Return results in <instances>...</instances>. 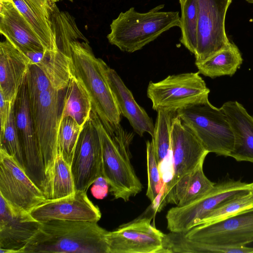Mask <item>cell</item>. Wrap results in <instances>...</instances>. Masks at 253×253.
I'll use <instances>...</instances> for the list:
<instances>
[{"label":"cell","mask_w":253,"mask_h":253,"mask_svg":"<svg viewBox=\"0 0 253 253\" xmlns=\"http://www.w3.org/2000/svg\"><path fill=\"white\" fill-rule=\"evenodd\" d=\"M108 232L97 222L51 220L41 223L22 253H109Z\"/></svg>","instance_id":"1"},{"label":"cell","mask_w":253,"mask_h":253,"mask_svg":"<svg viewBox=\"0 0 253 253\" xmlns=\"http://www.w3.org/2000/svg\"><path fill=\"white\" fill-rule=\"evenodd\" d=\"M71 48L73 75L89 95L92 110L109 133L121 128V114L105 75L102 59L95 56L88 41H74Z\"/></svg>","instance_id":"2"},{"label":"cell","mask_w":253,"mask_h":253,"mask_svg":"<svg viewBox=\"0 0 253 253\" xmlns=\"http://www.w3.org/2000/svg\"><path fill=\"white\" fill-rule=\"evenodd\" d=\"M90 118L98 131L102 147V176L116 199L128 201L142 189V185L131 163L129 146L133 136L123 128L109 133L96 113Z\"/></svg>","instance_id":"3"},{"label":"cell","mask_w":253,"mask_h":253,"mask_svg":"<svg viewBox=\"0 0 253 253\" xmlns=\"http://www.w3.org/2000/svg\"><path fill=\"white\" fill-rule=\"evenodd\" d=\"M164 4L140 13L131 7L121 12L110 24L109 42L129 53L142 49L162 33L174 27H181L178 11H161Z\"/></svg>","instance_id":"4"},{"label":"cell","mask_w":253,"mask_h":253,"mask_svg":"<svg viewBox=\"0 0 253 253\" xmlns=\"http://www.w3.org/2000/svg\"><path fill=\"white\" fill-rule=\"evenodd\" d=\"M182 123L200 140L209 153L229 156L234 139L226 116L209 99L177 111Z\"/></svg>","instance_id":"5"},{"label":"cell","mask_w":253,"mask_h":253,"mask_svg":"<svg viewBox=\"0 0 253 253\" xmlns=\"http://www.w3.org/2000/svg\"><path fill=\"white\" fill-rule=\"evenodd\" d=\"M210 90L199 72L169 75L159 82H150L147 97L153 110L177 112L208 100Z\"/></svg>","instance_id":"6"},{"label":"cell","mask_w":253,"mask_h":253,"mask_svg":"<svg viewBox=\"0 0 253 253\" xmlns=\"http://www.w3.org/2000/svg\"><path fill=\"white\" fill-rule=\"evenodd\" d=\"M60 91L50 87L35 99L29 100L45 174L51 191L54 164L58 153Z\"/></svg>","instance_id":"7"},{"label":"cell","mask_w":253,"mask_h":253,"mask_svg":"<svg viewBox=\"0 0 253 253\" xmlns=\"http://www.w3.org/2000/svg\"><path fill=\"white\" fill-rule=\"evenodd\" d=\"M14 112L24 171L47 200H50L52 191L47 182L43 157L32 118L26 78L17 95Z\"/></svg>","instance_id":"8"},{"label":"cell","mask_w":253,"mask_h":253,"mask_svg":"<svg viewBox=\"0 0 253 253\" xmlns=\"http://www.w3.org/2000/svg\"><path fill=\"white\" fill-rule=\"evenodd\" d=\"M252 190V184L240 179H228L215 183L208 194L183 207H174L167 212V228L170 232H186L198 225L221 204Z\"/></svg>","instance_id":"9"},{"label":"cell","mask_w":253,"mask_h":253,"mask_svg":"<svg viewBox=\"0 0 253 253\" xmlns=\"http://www.w3.org/2000/svg\"><path fill=\"white\" fill-rule=\"evenodd\" d=\"M232 0H195L198 12L195 62H201L227 47L226 12Z\"/></svg>","instance_id":"10"},{"label":"cell","mask_w":253,"mask_h":253,"mask_svg":"<svg viewBox=\"0 0 253 253\" xmlns=\"http://www.w3.org/2000/svg\"><path fill=\"white\" fill-rule=\"evenodd\" d=\"M182 233L187 239L201 244L246 246L253 242V207L217 222L197 225Z\"/></svg>","instance_id":"11"},{"label":"cell","mask_w":253,"mask_h":253,"mask_svg":"<svg viewBox=\"0 0 253 253\" xmlns=\"http://www.w3.org/2000/svg\"><path fill=\"white\" fill-rule=\"evenodd\" d=\"M76 192H86L102 176V154L100 137L90 117L84 124L71 164Z\"/></svg>","instance_id":"12"},{"label":"cell","mask_w":253,"mask_h":253,"mask_svg":"<svg viewBox=\"0 0 253 253\" xmlns=\"http://www.w3.org/2000/svg\"><path fill=\"white\" fill-rule=\"evenodd\" d=\"M0 195L28 212L47 200L16 161L0 149Z\"/></svg>","instance_id":"13"},{"label":"cell","mask_w":253,"mask_h":253,"mask_svg":"<svg viewBox=\"0 0 253 253\" xmlns=\"http://www.w3.org/2000/svg\"><path fill=\"white\" fill-rule=\"evenodd\" d=\"M151 219L139 218L108 231L109 253H164L165 234L151 224Z\"/></svg>","instance_id":"14"},{"label":"cell","mask_w":253,"mask_h":253,"mask_svg":"<svg viewBox=\"0 0 253 253\" xmlns=\"http://www.w3.org/2000/svg\"><path fill=\"white\" fill-rule=\"evenodd\" d=\"M172 175L165 183V191L172 188L183 176L192 171L209 153L194 134L177 116L170 134Z\"/></svg>","instance_id":"15"},{"label":"cell","mask_w":253,"mask_h":253,"mask_svg":"<svg viewBox=\"0 0 253 253\" xmlns=\"http://www.w3.org/2000/svg\"><path fill=\"white\" fill-rule=\"evenodd\" d=\"M41 223L0 195V253H22Z\"/></svg>","instance_id":"16"},{"label":"cell","mask_w":253,"mask_h":253,"mask_svg":"<svg viewBox=\"0 0 253 253\" xmlns=\"http://www.w3.org/2000/svg\"><path fill=\"white\" fill-rule=\"evenodd\" d=\"M29 213L42 223L54 219L97 222L101 217L98 207L89 199L86 192H76L64 198L47 200Z\"/></svg>","instance_id":"17"},{"label":"cell","mask_w":253,"mask_h":253,"mask_svg":"<svg viewBox=\"0 0 253 253\" xmlns=\"http://www.w3.org/2000/svg\"><path fill=\"white\" fill-rule=\"evenodd\" d=\"M101 64L121 115L127 119L134 131L140 136L148 133L152 137L154 124L152 119L136 102L117 72L102 59Z\"/></svg>","instance_id":"18"},{"label":"cell","mask_w":253,"mask_h":253,"mask_svg":"<svg viewBox=\"0 0 253 253\" xmlns=\"http://www.w3.org/2000/svg\"><path fill=\"white\" fill-rule=\"evenodd\" d=\"M0 32L22 52L47 50L11 0H0Z\"/></svg>","instance_id":"19"},{"label":"cell","mask_w":253,"mask_h":253,"mask_svg":"<svg viewBox=\"0 0 253 253\" xmlns=\"http://www.w3.org/2000/svg\"><path fill=\"white\" fill-rule=\"evenodd\" d=\"M30 64V60L8 40L0 43V92L14 104Z\"/></svg>","instance_id":"20"},{"label":"cell","mask_w":253,"mask_h":253,"mask_svg":"<svg viewBox=\"0 0 253 253\" xmlns=\"http://www.w3.org/2000/svg\"><path fill=\"white\" fill-rule=\"evenodd\" d=\"M221 108L234 136V147L229 157L238 162L253 163V116L236 101L226 102Z\"/></svg>","instance_id":"21"},{"label":"cell","mask_w":253,"mask_h":253,"mask_svg":"<svg viewBox=\"0 0 253 253\" xmlns=\"http://www.w3.org/2000/svg\"><path fill=\"white\" fill-rule=\"evenodd\" d=\"M202 160L191 172L183 176L170 189L165 191L163 202L183 207L210 192L215 183L209 180L203 171Z\"/></svg>","instance_id":"22"},{"label":"cell","mask_w":253,"mask_h":253,"mask_svg":"<svg viewBox=\"0 0 253 253\" xmlns=\"http://www.w3.org/2000/svg\"><path fill=\"white\" fill-rule=\"evenodd\" d=\"M26 55L43 72L54 89L67 88L73 75L71 57L59 49L29 51Z\"/></svg>","instance_id":"23"},{"label":"cell","mask_w":253,"mask_h":253,"mask_svg":"<svg viewBox=\"0 0 253 253\" xmlns=\"http://www.w3.org/2000/svg\"><path fill=\"white\" fill-rule=\"evenodd\" d=\"M49 21L57 49L70 57L73 42L88 41L78 29L74 17L68 12L60 10L55 3H52L49 8Z\"/></svg>","instance_id":"24"},{"label":"cell","mask_w":253,"mask_h":253,"mask_svg":"<svg viewBox=\"0 0 253 253\" xmlns=\"http://www.w3.org/2000/svg\"><path fill=\"white\" fill-rule=\"evenodd\" d=\"M92 110L89 95L80 81L73 75L63 99L59 124L64 118L70 117L84 127L90 118Z\"/></svg>","instance_id":"25"},{"label":"cell","mask_w":253,"mask_h":253,"mask_svg":"<svg viewBox=\"0 0 253 253\" xmlns=\"http://www.w3.org/2000/svg\"><path fill=\"white\" fill-rule=\"evenodd\" d=\"M243 62L241 54L232 42L225 48L201 62H195L198 72L211 78L233 75Z\"/></svg>","instance_id":"26"},{"label":"cell","mask_w":253,"mask_h":253,"mask_svg":"<svg viewBox=\"0 0 253 253\" xmlns=\"http://www.w3.org/2000/svg\"><path fill=\"white\" fill-rule=\"evenodd\" d=\"M165 253H251L253 248L246 246H222L201 244L187 239L183 233L165 234Z\"/></svg>","instance_id":"27"},{"label":"cell","mask_w":253,"mask_h":253,"mask_svg":"<svg viewBox=\"0 0 253 253\" xmlns=\"http://www.w3.org/2000/svg\"><path fill=\"white\" fill-rule=\"evenodd\" d=\"M19 11L30 24L47 50H57L50 22L29 0H11Z\"/></svg>","instance_id":"28"},{"label":"cell","mask_w":253,"mask_h":253,"mask_svg":"<svg viewBox=\"0 0 253 253\" xmlns=\"http://www.w3.org/2000/svg\"><path fill=\"white\" fill-rule=\"evenodd\" d=\"M154 124L152 141L159 165L166 159L170 152V134L177 112L159 110Z\"/></svg>","instance_id":"29"},{"label":"cell","mask_w":253,"mask_h":253,"mask_svg":"<svg viewBox=\"0 0 253 253\" xmlns=\"http://www.w3.org/2000/svg\"><path fill=\"white\" fill-rule=\"evenodd\" d=\"M181 43L195 54L197 43L198 12L195 0H186L181 7Z\"/></svg>","instance_id":"30"},{"label":"cell","mask_w":253,"mask_h":253,"mask_svg":"<svg viewBox=\"0 0 253 253\" xmlns=\"http://www.w3.org/2000/svg\"><path fill=\"white\" fill-rule=\"evenodd\" d=\"M252 207H253V190L221 204L205 216L198 225L223 220Z\"/></svg>","instance_id":"31"},{"label":"cell","mask_w":253,"mask_h":253,"mask_svg":"<svg viewBox=\"0 0 253 253\" xmlns=\"http://www.w3.org/2000/svg\"><path fill=\"white\" fill-rule=\"evenodd\" d=\"M76 193L71 166L60 152L56 156L53 171L52 196L50 200L68 197Z\"/></svg>","instance_id":"32"},{"label":"cell","mask_w":253,"mask_h":253,"mask_svg":"<svg viewBox=\"0 0 253 253\" xmlns=\"http://www.w3.org/2000/svg\"><path fill=\"white\" fill-rule=\"evenodd\" d=\"M83 127L70 117H65L60 122L58 151L70 166L75 148Z\"/></svg>","instance_id":"33"},{"label":"cell","mask_w":253,"mask_h":253,"mask_svg":"<svg viewBox=\"0 0 253 253\" xmlns=\"http://www.w3.org/2000/svg\"><path fill=\"white\" fill-rule=\"evenodd\" d=\"M0 149L12 157L24 169V162L20 142L17 129L14 106L11 111L4 131L0 133Z\"/></svg>","instance_id":"34"},{"label":"cell","mask_w":253,"mask_h":253,"mask_svg":"<svg viewBox=\"0 0 253 253\" xmlns=\"http://www.w3.org/2000/svg\"><path fill=\"white\" fill-rule=\"evenodd\" d=\"M146 159L148 184L146 196L153 204L161 191L165 183L163 182L159 165L155 155L152 141H146Z\"/></svg>","instance_id":"35"},{"label":"cell","mask_w":253,"mask_h":253,"mask_svg":"<svg viewBox=\"0 0 253 253\" xmlns=\"http://www.w3.org/2000/svg\"><path fill=\"white\" fill-rule=\"evenodd\" d=\"M29 100L38 97L51 84L43 72L36 64H30L26 77Z\"/></svg>","instance_id":"36"},{"label":"cell","mask_w":253,"mask_h":253,"mask_svg":"<svg viewBox=\"0 0 253 253\" xmlns=\"http://www.w3.org/2000/svg\"><path fill=\"white\" fill-rule=\"evenodd\" d=\"M14 105L9 101L6 100L4 97L2 93L0 92V133H2L5 130Z\"/></svg>","instance_id":"37"},{"label":"cell","mask_w":253,"mask_h":253,"mask_svg":"<svg viewBox=\"0 0 253 253\" xmlns=\"http://www.w3.org/2000/svg\"><path fill=\"white\" fill-rule=\"evenodd\" d=\"M93 184L91 192L95 198L97 199L103 198L107 194L109 184L105 179L101 176L99 177Z\"/></svg>","instance_id":"38"},{"label":"cell","mask_w":253,"mask_h":253,"mask_svg":"<svg viewBox=\"0 0 253 253\" xmlns=\"http://www.w3.org/2000/svg\"><path fill=\"white\" fill-rule=\"evenodd\" d=\"M59 0H29L39 12L49 22V10L52 3Z\"/></svg>","instance_id":"39"},{"label":"cell","mask_w":253,"mask_h":253,"mask_svg":"<svg viewBox=\"0 0 253 253\" xmlns=\"http://www.w3.org/2000/svg\"><path fill=\"white\" fill-rule=\"evenodd\" d=\"M186 0H179L181 7L182 6Z\"/></svg>","instance_id":"40"},{"label":"cell","mask_w":253,"mask_h":253,"mask_svg":"<svg viewBox=\"0 0 253 253\" xmlns=\"http://www.w3.org/2000/svg\"><path fill=\"white\" fill-rule=\"evenodd\" d=\"M246 0L248 1L249 2L253 3V0Z\"/></svg>","instance_id":"41"},{"label":"cell","mask_w":253,"mask_h":253,"mask_svg":"<svg viewBox=\"0 0 253 253\" xmlns=\"http://www.w3.org/2000/svg\"><path fill=\"white\" fill-rule=\"evenodd\" d=\"M251 184H252V190H253V182L252 183H251Z\"/></svg>","instance_id":"42"},{"label":"cell","mask_w":253,"mask_h":253,"mask_svg":"<svg viewBox=\"0 0 253 253\" xmlns=\"http://www.w3.org/2000/svg\"><path fill=\"white\" fill-rule=\"evenodd\" d=\"M70 0V1H72V0Z\"/></svg>","instance_id":"43"}]
</instances>
